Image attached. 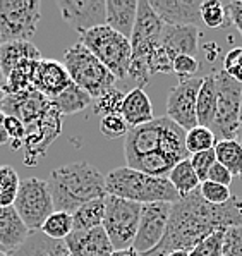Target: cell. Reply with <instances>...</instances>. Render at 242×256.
I'll return each mask as SVG.
<instances>
[{
	"instance_id": "1",
	"label": "cell",
	"mask_w": 242,
	"mask_h": 256,
	"mask_svg": "<svg viewBox=\"0 0 242 256\" xmlns=\"http://www.w3.org/2000/svg\"><path fill=\"white\" fill-rule=\"evenodd\" d=\"M242 226V200L232 196L224 204H212L201 196L200 188L172 204L165 236L151 253L167 256L172 251H191L215 232Z\"/></svg>"
},
{
	"instance_id": "2",
	"label": "cell",
	"mask_w": 242,
	"mask_h": 256,
	"mask_svg": "<svg viewBox=\"0 0 242 256\" xmlns=\"http://www.w3.org/2000/svg\"><path fill=\"white\" fill-rule=\"evenodd\" d=\"M124 155L129 168L169 179L172 168L189 158L186 131L169 117H155L148 124L129 129Z\"/></svg>"
},
{
	"instance_id": "3",
	"label": "cell",
	"mask_w": 242,
	"mask_h": 256,
	"mask_svg": "<svg viewBox=\"0 0 242 256\" xmlns=\"http://www.w3.org/2000/svg\"><path fill=\"white\" fill-rule=\"evenodd\" d=\"M48 188L57 212L74 214L84 203L105 198V176L88 162H72L50 172Z\"/></svg>"
},
{
	"instance_id": "4",
	"label": "cell",
	"mask_w": 242,
	"mask_h": 256,
	"mask_svg": "<svg viewBox=\"0 0 242 256\" xmlns=\"http://www.w3.org/2000/svg\"><path fill=\"white\" fill-rule=\"evenodd\" d=\"M107 194L129 200L139 204L177 203L181 200L169 179L143 174L129 167L114 168L105 176Z\"/></svg>"
},
{
	"instance_id": "5",
	"label": "cell",
	"mask_w": 242,
	"mask_h": 256,
	"mask_svg": "<svg viewBox=\"0 0 242 256\" xmlns=\"http://www.w3.org/2000/svg\"><path fill=\"white\" fill-rule=\"evenodd\" d=\"M165 24L151 9L150 2L139 0L136 24L131 36V66H129V76L134 80L138 88H144L151 80L150 62L155 50L160 45L162 31Z\"/></svg>"
},
{
	"instance_id": "6",
	"label": "cell",
	"mask_w": 242,
	"mask_h": 256,
	"mask_svg": "<svg viewBox=\"0 0 242 256\" xmlns=\"http://www.w3.org/2000/svg\"><path fill=\"white\" fill-rule=\"evenodd\" d=\"M71 81L84 90L93 100L115 88L117 78L81 42L64 54V62Z\"/></svg>"
},
{
	"instance_id": "7",
	"label": "cell",
	"mask_w": 242,
	"mask_h": 256,
	"mask_svg": "<svg viewBox=\"0 0 242 256\" xmlns=\"http://www.w3.org/2000/svg\"><path fill=\"white\" fill-rule=\"evenodd\" d=\"M79 42L105 66L117 80L129 76L131 66V42L112 28L98 26L79 34Z\"/></svg>"
},
{
	"instance_id": "8",
	"label": "cell",
	"mask_w": 242,
	"mask_h": 256,
	"mask_svg": "<svg viewBox=\"0 0 242 256\" xmlns=\"http://www.w3.org/2000/svg\"><path fill=\"white\" fill-rule=\"evenodd\" d=\"M217 116L212 124V132L218 141L236 140L239 128L241 105H242V82L230 78L224 69L217 70Z\"/></svg>"
},
{
	"instance_id": "9",
	"label": "cell",
	"mask_w": 242,
	"mask_h": 256,
	"mask_svg": "<svg viewBox=\"0 0 242 256\" xmlns=\"http://www.w3.org/2000/svg\"><path fill=\"white\" fill-rule=\"evenodd\" d=\"M141 206L143 204L117 196H105V218L101 227L107 232L115 251L132 248L138 234Z\"/></svg>"
},
{
	"instance_id": "10",
	"label": "cell",
	"mask_w": 242,
	"mask_h": 256,
	"mask_svg": "<svg viewBox=\"0 0 242 256\" xmlns=\"http://www.w3.org/2000/svg\"><path fill=\"white\" fill-rule=\"evenodd\" d=\"M40 18V0H0V43L31 42Z\"/></svg>"
},
{
	"instance_id": "11",
	"label": "cell",
	"mask_w": 242,
	"mask_h": 256,
	"mask_svg": "<svg viewBox=\"0 0 242 256\" xmlns=\"http://www.w3.org/2000/svg\"><path fill=\"white\" fill-rule=\"evenodd\" d=\"M12 206L31 232L41 230L45 220L55 212L48 182L40 177L21 180Z\"/></svg>"
},
{
	"instance_id": "12",
	"label": "cell",
	"mask_w": 242,
	"mask_h": 256,
	"mask_svg": "<svg viewBox=\"0 0 242 256\" xmlns=\"http://www.w3.org/2000/svg\"><path fill=\"white\" fill-rule=\"evenodd\" d=\"M60 132L62 116L55 107L50 108L38 120L26 126V138L24 146H22V150H24V164L28 167H34Z\"/></svg>"
},
{
	"instance_id": "13",
	"label": "cell",
	"mask_w": 242,
	"mask_h": 256,
	"mask_svg": "<svg viewBox=\"0 0 242 256\" xmlns=\"http://www.w3.org/2000/svg\"><path fill=\"white\" fill-rule=\"evenodd\" d=\"M174 203H148L141 206L138 234L132 242V250L141 256L151 253L165 236L169 216Z\"/></svg>"
},
{
	"instance_id": "14",
	"label": "cell",
	"mask_w": 242,
	"mask_h": 256,
	"mask_svg": "<svg viewBox=\"0 0 242 256\" xmlns=\"http://www.w3.org/2000/svg\"><path fill=\"white\" fill-rule=\"evenodd\" d=\"M201 84L203 78L179 80L167 98V117L174 120L179 128L184 129L186 132L198 126L196 104Z\"/></svg>"
},
{
	"instance_id": "15",
	"label": "cell",
	"mask_w": 242,
	"mask_h": 256,
	"mask_svg": "<svg viewBox=\"0 0 242 256\" xmlns=\"http://www.w3.org/2000/svg\"><path fill=\"white\" fill-rule=\"evenodd\" d=\"M62 19L79 34L107 24L105 0H57Z\"/></svg>"
},
{
	"instance_id": "16",
	"label": "cell",
	"mask_w": 242,
	"mask_h": 256,
	"mask_svg": "<svg viewBox=\"0 0 242 256\" xmlns=\"http://www.w3.org/2000/svg\"><path fill=\"white\" fill-rule=\"evenodd\" d=\"M53 107L52 100L43 96L34 88H29L17 94H7L3 102L2 114L3 116L17 117L24 126L38 120Z\"/></svg>"
},
{
	"instance_id": "17",
	"label": "cell",
	"mask_w": 242,
	"mask_h": 256,
	"mask_svg": "<svg viewBox=\"0 0 242 256\" xmlns=\"http://www.w3.org/2000/svg\"><path fill=\"white\" fill-rule=\"evenodd\" d=\"M151 9L169 26H194L203 24L201 0H150Z\"/></svg>"
},
{
	"instance_id": "18",
	"label": "cell",
	"mask_w": 242,
	"mask_h": 256,
	"mask_svg": "<svg viewBox=\"0 0 242 256\" xmlns=\"http://www.w3.org/2000/svg\"><path fill=\"white\" fill-rule=\"evenodd\" d=\"M71 76L62 62L52 60V58H41L36 64L33 74L31 88L46 96L48 100H55L71 84Z\"/></svg>"
},
{
	"instance_id": "19",
	"label": "cell",
	"mask_w": 242,
	"mask_h": 256,
	"mask_svg": "<svg viewBox=\"0 0 242 256\" xmlns=\"http://www.w3.org/2000/svg\"><path fill=\"white\" fill-rule=\"evenodd\" d=\"M64 244L71 256H110L115 251L103 227L72 230Z\"/></svg>"
},
{
	"instance_id": "20",
	"label": "cell",
	"mask_w": 242,
	"mask_h": 256,
	"mask_svg": "<svg viewBox=\"0 0 242 256\" xmlns=\"http://www.w3.org/2000/svg\"><path fill=\"white\" fill-rule=\"evenodd\" d=\"M201 31L194 26H169L165 24L160 38V46L175 60L179 55H196Z\"/></svg>"
},
{
	"instance_id": "21",
	"label": "cell",
	"mask_w": 242,
	"mask_h": 256,
	"mask_svg": "<svg viewBox=\"0 0 242 256\" xmlns=\"http://www.w3.org/2000/svg\"><path fill=\"white\" fill-rule=\"evenodd\" d=\"M31 236L14 206H0V246L3 251L12 254L22 246Z\"/></svg>"
},
{
	"instance_id": "22",
	"label": "cell",
	"mask_w": 242,
	"mask_h": 256,
	"mask_svg": "<svg viewBox=\"0 0 242 256\" xmlns=\"http://www.w3.org/2000/svg\"><path fill=\"white\" fill-rule=\"evenodd\" d=\"M120 116L127 122L129 128H138V126L148 124L155 119L153 116V105L151 100L141 88H134L126 93L120 108Z\"/></svg>"
},
{
	"instance_id": "23",
	"label": "cell",
	"mask_w": 242,
	"mask_h": 256,
	"mask_svg": "<svg viewBox=\"0 0 242 256\" xmlns=\"http://www.w3.org/2000/svg\"><path fill=\"white\" fill-rule=\"evenodd\" d=\"M138 16V0H107V26L131 40Z\"/></svg>"
},
{
	"instance_id": "24",
	"label": "cell",
	"mask_w": 242,
	"mask_h": 256,
	"mask_svg": "<svg viewBox=\"0 0 242 256\" xmlns=\"http://www.w3.org/2000/svg\"><path fill=\"white\" fill-rule=\"evenodd\" d=\"M41 54L33 42L0 43V69L3 78L22 60H41Z\"/></svg>"
},
{
	"instance_id": "25",
	"label": "cell",
	"mask_w": 242,
	"mask_h": 256,
	"mask_svg": "<svg viewBox=\"0 0 242 256\" xmlns=\"http://www.w3.org/2000/svg\"><path fill=\"white\" fill-rule=\"evenodd\" d=\"M10 256H71L64 241H53L40 230L31 232L28 241Z\"/></svg>"
},
{
	"instance_id": "26",
	"label": "cell",
	"mask_w": 242,
	"mask_h": 256,
	"mask_svg": "<svg viewBox=\"0 0 242 256\" xmlns=\"http://www.w3.org/2000/svg\"><path fill=\"white\" fill-rule=\"evenodd\" d=\"M217 81L215 74H208L203 78L201 90L198 93V104H196V116L198 126L203 128H212L215 116H217Z\"/></svg>"
},
{
	"instance_id": "27",
	"label": "cell",
	"mask_w": 242,
	"mask_h": 256,
	"mask_svg": "<svg viewBox=\"0 0 242 256\" xmlns=\"http://www.w3.org/2000/svg\"><path fill=\"white\" fill-rule=\"evenodd\" d=\"M40 60H22L3 78L2 90L5 94H17L31 88L33 74Z\"/></svg>"
},
{
	"instance_id": "28",
	"label": "cell",
	"mask_w": 242,
	"mask_h": 256,
	"mask_svg": "<svg viewBox=\"0 0 242 256\" xmlns=\"http://www.w3.org/2000/svg\"><path fill=\"white\" fill-rule=\"evenodd\" d=\"M105 218V198L93 200L84 203L72 214L74 230H88L101 227Z\"/></svg>"
},
{
	"instance_id": "29",
	"label": "cell",
	"mask_w": 242,
	"mask_h": 256,
	"mask_svg": "<svg viewBox=\"0 0 242 256\" xmlns=\"http://www.w3.org/2000/svg\"><path fill=\"white\" fill-rule=\"evenodd\" d=\"M91 100L93 98L84 90H81L77 84L71 82L64 93L58 94L55 100H52V104L60 112V116H71V114H77L86 107H89Z\"/></svg>"
},
{
	"instance_id": "30",
	"label": "cell",
	"mask_w": 242,
	"mask_h": 256,
	"mask_svg": "<svg viewBox=\"0 0 242 256\" xmlns=\"http://www.w3.org/2000/svg\"><path fill=\"white\" fill-rule=\"evenodd\" d=\"M170 184L174 186L175 191L179 192L181 198H186L187 194H191L193 191H196L198 188L201 186L200 177L196 176L193 165H191V160H182L172 168L170 176H169Z\"/></svg>"
},
{
	"instance_id": "31",
	"label": "cell",
	"mask_w": 242,
	"mask_h": 256,
	"mask_svg": "<svg viewBox=\"0 0 242 256\" xmlns=\"http://www.w3.org/2000/svg\"><path fill=\"white\" fill-rule=\"evenodd\" d=\"M217 162L222 164L232 176L242 179V144L237 140L218 141L215 146Z\"/></svg>"
},
{
	"instance_id": "32",
	"label": "cell",
	"mask_w": 242,
	"mask_h": 256,
	"mask_svg": "<svg viewBox=\"0 0 242 256\" xmlns=\"http://www.w3.org/2000/svg\"><path fill=\"white\" fill-rule=\"evenodd\" d=\"M74 230L72 224V215L67 212H53L48 218L45 220V224L41 226V234H45L46 238L53 239V241H64L69 234Z\"/></svg>"
},
{
	"instance_id": "33",
	"label": "cell",
	"mask_w": 242,
	"mask_h": 256,
	"mask_svg": "<svg viewBox=\"0 0 242 256\" xmlns=\"http://www.w3.org/2000/svg\"><path fill=\"white\" fill-rule=\"evenodd\" d=\"M17 172L10 165H0V206H12L19 191Z\"/></svg>"
},
{
	"instance_id": "34",
	"label": "cell",
	"mask_w": 242,
	"mask_h": 256,
	"mask_svg": "<svg viewBox=\"0 0 242 256\" xmlns=\"http://www.w3.org/2000/svg\"><path fill=\"white\" fill-rule=\"evenodd\" d=\"M218 140L215 138L210 128H203V126H196L191 131L186 132V148L189 155L200 152H208V150H215Z\"/></svg>"
},
{
	"instance_id": "35",
	"label": "cell",
	"mask_w": 242,
	"mask_h": 256,
	"mask_svg": "<svg viewBox=\"0 0 242 256\" xmlns=\"http://www.w3.org/2000/svg\"><path fill=\"white\" fill-rule=\"evenodd\" d=\"M201 19L203 24L210 30H220L229 21L225 6L218 0H206L201 2Z\"/></svg>"
},
{
	"instance_id": "36",
	"label": "cell",
	"mask_w": 242,
	"mask_h": 256,
	"mask_svg": "<svg viewBox=\"0 0 242 256\" xmlns=\"http://www.w3.org/2000/svg\"><path fill=\"white\" fill-rule=\"evenodd\" d=\"M129 126L124 120L120 114H110V116H103L100 120V131L101 134L108 140H117V138H124L129 132Z\"/></svg>"
},
{
	"instance_id": "37",
	"label": "cell",
	"mask_w": 242,
	"mask_h": 256,
	"mask_svg": "<svg viewBox=\"0 0 242 256\" xmlns=\"http://www.w3.org/2000/svg\"><path fill=\"white\" fill-rule=\"evenodd\" d=\"M124 96H126V94H124L122 92H119L117 88L110 90V92H107L103 96H100V98H96V100H95V112L101 114V116L120 114Z\"/></svg>"
},
{
	"instance_id": "38",
	"label": "cell",
	"mask_w": 242,
	"mask_h": 256,
	"mask_svg": "<svg viewBox=\"0 0 242 256\" xmlns=\"http://www.w3.org/2000/svg\"><path fill=\"white\" fill-rule=\"evenodd\" d=\"M200 191H201L203 198L212 204H224L232 198L230 188L222 186V184H215V182H212V180H205V182H201Z\"/></svg>"
},
{
	"instance_id": "39",
	"label": "cell",
	"mask_w": 242,
	"mask_h": 256,
	"mask_svg": "<svg viewBox=\"0 0 242 256\" xmlns=\"http://www.w3.org/2000/svg\"><path fill=\"white\" fill-rule=\"evenodd\" d=\"M191 165H193L194 172L196 176L200 177L201 182H205L208 179V172L210 168L217 164V153L215 150H208V152H200V153H194L191 155Z\"/></svg>"
},
{
	"instance_id": "40",
	"label": "cell",
	"mask_w": 242,
	"mask_h": 256,
	"mask_svg": "<svg viewBox=\"0 0 242 256\" xmlns=\"http://www.w3.org/2000/svg\"><path fill=\"white\" fill-rule=\"evenodd\" d=\"M222 244H224V232H215L196 248H193L189 256H222Z\"/></svg>"
},
{
	"instance_id": "41",
	"label": "cell",
	"mask_w": 242,
	"mask_h": 256,
	"mask_svg": "<svg viewBox=\"0 0 242 256\" xmlns=\"http://www.w3.org/2000/svg\"><path fill=\"white\" fill-rule=\"evenodd\" d=\"M222 256H242V226L224 230Z\"/></svg>"
},
{
	"instance_id": "42",
	"label": "cell",
	"mask_w": 242,
	"mask_h": 256,
	"mask_svg": "<svg viewBox=\"0 0 242 256\" xmlns=\"http://www.w3.org/2000/svg\"><path fill=\"white\" fill-rule=\"evenodd\" d=\"M200 69V60L193 55H179L174 60V74H177L179 80H191L196 78Z\"/></svg>"
},
{
	"instance_id": "43",
	"label": "cell",
	"mask_w": 242,
	"mask_h": 256,
	"mask_svg": "<svg viewBox=\"0 0 242 256\" xmlns=\"http://www.w3.org/2000/svg\"><path fill=\"white\" fill-rule=\"evenodd\" d=\"M5 129H7V134L10 138V148H12L14 152L24 146L26 126L22 124L17 117L5 116Z\"/></svg>"
},
{
	"instance_id": "44",
	"label": "cell",
	"mask_w": 242,
	"mask_h": 256,
	"mask_svg": "<svg viewBox=\"0 0 242 256\" xmlns=\"http://www.w3.org/2000/svg\"><path fill=\"white\" fill-rule=\"evenodd\" d=\"M224 70L230 78L242 82V46L232 48L224 58Z\"/></svg>"
},
{
	"instance_id": "45",
	"label": "cell",
	"mask_w": 242,
	"mask_h": 256,
	"mask_svg": "<svg viewBox=\"0 0 242 256\" xmlns=\"http://www.w3.org/2000/svg\"><path fill=\"white\" fill-rule=\"evenodd\" d=\"M232 174L227 170V168L224 167L222 164H215L212 168H210L208 172V179L206 180H212L215 184H222V186H227L230 188V184H232Z\"/></svg>"
},
{
	"instance_id": "46",
	"label": "cell",
	"mask_w": 242,
	"mask_h": 256,
	"mask_svg": "<svg viewBox=\"0 0 242 256\" xmlns=\"http://www.w3.org/2000/svg\"><path fill=\"white\" fill-rule=\"evenodd\" d=\"M224 6L225 10H227V18L237 28V31H239L242 36V2H227Z\"/></svg>"
},
{
	"instance_id": "47",
	"label": "cell",
	"mask_w": 242,
	"mask_h": 256,
	"mask_svg": "<svg viewBox=\"0 0 242 256\" xmlns=\"http://www.w3.org/2000/svg\"><path fill=\"white\" fill-rule=\"evenodd\" d=\"M7 143H10V138L7 134V129H5V116L0 114V146H3Z\"/></svg>"
},
{
	"instance_id": "48",
	"label": "cell",
	"mask_w": 242,
	"mask_h": 256,
	"mask_svg": "<svg viewBox=\"0 0 242 256\" xmlns=\"http://www.w3.org/2000/svg\"><path fill=\"white\" fill-rule=\"evenodd\" d=\"M110 256H141L139 253H136L132 248H129V250H119V251H114Z\"/></svg>"
},
{
	"instance_id": "49",
	"label": "cell",
	"mask_w": 242,
	"mask_h": 256,
	"mask_svg": "<svg viewBox=\"0 0 242 256\" xmlns=\"http://www.w3.org/2000/svg\"><path fill=\"white\" fill-rule=\"evenodd\" d=\"M236 140L242 144V105H241V117H239V128H237V134Z\"/></svg>"
},
{
	"instance_id": "50",
	"label": "cell",
	"mask_w": 242,
	"mask_h": 256,
	"mask_svg": "<svg viewBox=\"0 0 242 256\" xmlns=\"http://www.w3.org/2000/svg\"><path fill=\"white\" fill-rule=\"evenodd\" d=\"M167 256H189V251H172Z\"/></svg>"
},
{
	"instance_id": "51",
	"label": "cell",
	"mask_w": 242,
	"mask_h": 256,
	"mask_svg": "<svg viewBox=\"0 0 242 256\" xmlns=\"http://www.w3.org/2000/svg\"><path fill=\"white\" fill-rule=\"evenodd\" d=\"M5 96L7 94L3 93V90L0 88V114H2V108H3V102H5Z\"/></svg>"
},
{
	"instance_id": "52",
	"label": "cell",
	"mask_w": 242,
	"mask_h": 256,
	"mask_svg": "<svg viewBox=\"0 0 242 256\" xmlns=\"http://www.w3.org/2000/svg\"><path fill=\"white\" fill-rule=\"evenodd\" d=\"M3 84V74H2V69H0V88H2Z\"/></svg>"
},
{
	"instance_id": "53",
	"label": "cell",
	"mask_w": 242,
	"mask_h": 256,
	"mask_svg": "<svg viewBox=\"0 0 242 256\" xmlns=\"http://www.w3.org/2000/svg\"><path fill=\"white\" fill-rule=\"evenodd\" d=\"M0 256H10V254L5 253V251H0Z\"/></svg>"
},
{
	"instance_id": "54",
	"label": "cell",
	"mask_w": 242,
	"mask_h": 256,
	"mask_svg": "<svg viewBox=\"0 0 242 256\" xmlns=\"http://www.w3.org/2000/svg\"><path fill=\"white\" fill-rule=\"evenodd\" d=\"M0 251H3V248H2V246H0Z\"/></svg>"
}]
</instances>
